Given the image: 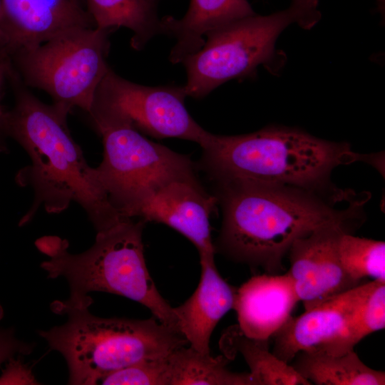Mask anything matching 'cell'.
I'll return each mask as SVG.
<instances>
[{"mask_svg": "<svg viewBox=\"0 0 385 385\" xmlns=\"http://www.w3.org/2000/svg\"><path fill=\"white\" fill-rule=\"evenodd\" d=\"M256 14L247 0H190L185 15L180 19L171 16L162 18L165 34L175 38L169 59L182 63L203 46L204 36L217 28Z\"/></svg>", "mask_w": 385, "mask_h": 385, "instance_id": "cell-16", "label": "cell"}, {"mask_svg": "<svg viewBox=\"0 0 385 385\" xmlns=\"http://www.w3.org/2000/svg\"><path fill=\"white\" fill-rule=\"evenodd\" d=\"M51 310L66 314L62 325L38 332L59 352L68 369V384L93 385L107 375L146 359L165 357L188 344L183 334L155 317L103 318L88 307L54 301Z\"/></svg>", "mask_w": 385, "mask_h": 385, "instance_id": "cell-5", "label": "cell"}, {"mask_svg": "<svg viewBox=\"0 0 385 385\" xmlns=\"http://www.w3.org/2000/svg\"><path fill=\"white\" fill-rule=\"evenodd\" d=\"M378 4H379V8L381 9L384 8V0H376Z\"/></svg>", "mask_w": 385, "mask_h": 385, "instance_id": "cell-29", "label": "cell"}, {"mask_svg": "<svg viewBox=\"0 0 385 385\" xmlns=\"http://www.w3.org/2000/svg\"><path fill=\"white\" fill-rule=\"evenodd\" d=\"M167 361L168 385H257L250 373L228 370L227 358L212 357L190 346L173 351Z\"/></svg>", "mask_w": 385, "mask_h": 385, "instance_id": "cell-19", "label": "cell"}, {"mask_svg": "<svg viewBox=\"0 0 385 385\" xmlns=\"http://www.w3.org/2000/svg\"><path fill=\"white\" fill-rule=\"evenodd\" d=\"M200 168L212 181L245 179L336 192L334 168L357 161L377 168V158L351 150L349 143L318 138L303 130L267 127L238 135L210 133Z\"/></svg>", "mask_w": 385, "mask_h": 385, "instance_id": "cell-3", "label": "cell"}, {"mask_svg": "<svg viewBox=\"0 0 385 385\" xmlns=\"http://www.w3.org/2000/svg\"><path fill=\"white\" fill-rule=\"evenodd\" d=\"M200 255L201 276L192 294L182 304L173 307L180 333L190 347L210 354L212 333L222 317L233 309L236 289L219 274L215 254Z\"/></svg>", "mask_w": 385, "mask_h": 385, "instance_id": "cell-15", "label": "cell"}, {"mask_svg": "<svg viewBox=\"0 0 385 385\" xmlns=\"http://www.w3.org/2000/svg\"><path fill=\"white\" fill-rule=\"evenodd\" d=\"M168 356L139 361L107 375L100 382L106 385H168Z\"/></svg>", "mask_w": 385, "mask_h": 385, "instance_id": "cell-23", "label": "cell"}, {"mask_svg": "<svg viewBox=\"0 0 385 385\" xmlns=\"http://www.w3.org/2000/svg\"><path fill=\"white\" fill-rule=\"evenodd\" d=\"M378 281L364 282L305 309L297 317H291L274 335L272 352L290 364L299 352L317 350L335 339Z\"/></svg>", "mask_w": 385, "mask_h": 385, "instance_id": "cell-12", "label": "cell"}, {"mask_svg": "<svg viewBox=\"0 0 385 385\" xmlns=\"http://www.w3.org/2000/svg\"><path fill=\"white\" fill-rule=\"evenodd\" d=\"M0 61H9L7 53V41L3 27L1 0H0Z\"/></svg>", "mask_w": 385, "mask_h": 385, "instance_id": "cell-27", "label": "cell"}, {"mask_svg": "<svg viewBox=\"0 0 385 385\" xmlns=\"http://www.w3.org/2000/svg\"><path fill=\"white\" fill-rule=\"evenodd\" d=\"M234 349L248 364L257 385H310L293 366L270 351L268 340L247 337L235 332L232 336Z\"/></svg>", "mask_w": 385, "mask_h": 385, "instance_id": "cell-20", "label": "cell"}, {"mask_svg": "<svg viewBox=\"0 0 385 385\" xmlns=\"http://www.w3.org/2000/svg\"><path fill=\"white\" fill-rule=\"evenodd\" d=\"M73 2L77 4L78 5L83 7L86 9V2L85 0H72Z\"/></svg>", "mask_w": 385, "mask_h": 385, "instance_id": "cell-28", "label": "cell"}, {"mask_svg": "<svg viewBox=\"0 0 385 385\" xmlns=\"http://www.w3.org/2000/svg\"><path fill=\"white\" fill-rule=\"evenodd\" d=\"M317 0H291L290 6L268 15L247 16L208 32L203 46L187 56V96L201 98L233 79L250 76L275 55V41L289 25L312 27L320 19Z\"/></svg>", "mask_w": 385, "mask_h": 385, "instance_id": "cell-6", "label": "cell"}, {"mask_svg": "<svg viewBox=\"0 0 385 385\" xmlns=\"http://www.w3.org/2000/svg\"><path fill=\"white\" fill-rule=\"evenodd\" d=\"M86 9L95 27L111 31L125 27L133 33L131 46L141 50L155 36L165 34L152 0H85Z\"/></svg>", "mask_w": 385, "mask_h": 385, "instance_id": "cell-18", "label": "cell"}, {"mask_svg": "<svg viewBox=\"0 0 385 385\" xmlns=\"http://www.w3.org/2000/svg\"><path fill=\"white\" fill-rule=\"evenodd\" d=\"M145 222L125 218L103 231L97 232L93 245L74 254L67 240L56 235L37 239L35 245L48 260L41 264L50 279L64 278L69 297L61 302L88 307L89 294L103 292L120 295L150 309L162 324L180 332L173 307L162 297L146 266L143 243Z\"/></svg>", "mask_w": 385, "mask_h": 385, "instance_id": "cell-4", "label": "cell"}, {"mask_svg": "<svg viewBox=\"0 0 385 385\" xmlns=\"http://www.w3.org/2000/svg\"><path fill=\"white\" fill-rule=\"evenodd\" d=\"M7 77L15 88V102L5 111L4 129L6 137L16 141L29 155L30 163L19 170L15 180L21 187L30 188L34 195L19 225L29 222L41 207L57 214L72 202L85 211L96 232L127 218L111 205L94 168L88 165L72 138L67 117L33 95L14 71Z\"/></svg>", "mask_w": 385, "mask_h": 385, "instance_id": "cell-2", "label": "cell"}, {"mask_svg": "<svg viewBox=\"0 0 385 385\" xmlns=\"http://www.w3.org/2000/svg\"><path fill=\"white\" fill-rule=\"evenodd\" d=\"M298 302L288 272L251 277L235 292L233 309L240 332L250 338L269 340L291 317Z\"/></svg>", "mask_w": 385, "mask_h": 385, "instance_id": "cell-14", "label": "cell"}, {"mask_svg": "<svg viewBox=\"0 0 385 385\" xmlns=\"http://www.w3.org/2000/svg\"><path fill=\"white\" fill-rule=\"evenodd\" d=\"M9 63H4L0 61V101L1 92L4 79L6 77L7 68ZM5 111L3 110L0 103V153H7L9 152L8 146L6 142V135L4 129V119Z\"/></svg>", "mask_w": 385, "mask_h": 385, "instance_id": "cell-26", "label": "cell"}, {"mask_svg": "<svg viewBox=\"0 0 385 385\" xmlns=\"http://www.w3.org/2000/svg\"><path fill=\"white\" fill-rule=\"evenodd\" d=\"M30 371L20 361L14 358L9 361L6 369L0 376V384H33Z\"/></svg>", "mask_w": 385, "mask_h": 385, "instance_id": "cell-25", "label": "cell"}, {"mask_svg": "<svg viewBox=\"0 0 385 385\" xmlns=\"http://www.w3.org/2000/svg\"><path fill=\"white\" fill-rule=\"evenodd\" d=\"M152 1H155L156 0H152Z\"/></svg>", "mask_w": 385, "mask_h": 385, "instance_id": "cell-30", "label": "cell"}, {"mask_svg": "<svg viewBox=\"0 0 385 385\" xmlns=\"http://www.w3.org/2000/svg\"><path fill=\"white\" fill-rule=\"evenodd\" d=\"M339 255L342 267L354 282L362 279L385 281V243L344 233L339 242Z\"/></svg>", "mask_w": 385, "mask_h": 385, "instance_id": "cell-22", "label": "cell"}, {"mask_svg": "<svg viewBox=\"0 0 385 385\" xmlns=\"http://www.w3.org/2000/svg\"><path fill=\"white\" fill-rule=\"evenodd\" d=\"M9 60L21 48L38 46L74 28H93L87 10L72 0H1Z\"/></svg>", "mask_w": 385, "mask_h": 385, "instance_id": "cell-13", "label": "cell"}, {"mask_svg": "<svg viewBox=\"0 0 385 385\" xmlns=\"http://www.w3.org/2000/svg\"><path fill=\"white\" fill-rule=\"evenodd\" d=\"M290 364L312 384H385V373L366 366L354 350L339 355L322 350L303 351Z\"/></svg>", "mask_w": 385, "mask_h": 385, "instance_id": "cell-17", "label": "cell"}, {"mask_svg": "<svg viewBox=\"0 0 385 385\" xmlns=\"http://www.w3.org/2000/svg\"><path fill=\"white\" fill-rule=\"evenodd\" d=\"M355 229L344 225L325 226L291 245L288 272L305 309L359 285L346 274L339 255L341 236Z\"/></svg>", "mask_w": 385, "mask_h": 385, "instance_id": "cell-11", "label": "cell"}, {"mask_svg": "<svg viewBox=\"0 0 385 385\" xmlns=\"http://www.w3.org/2000/svg\"><path fill=\"white\" fill-rule=\"evenodd\" d=\"M384 327L385 281L379 280L342 334L317 350L335 355L343 354L354 350L355 345L365 337Z\"/></svg>", "mask_w": 385, "mask_h": 385, "instance_id": "cell-21", "label": "cell"}, {"mask_svg": "<svg viewBox=\"0 0 385 385\" xmlns=\"http://www.w3.org/2000/svg\"><path fill=\"white\" fill-rule=\"evenodd\" d=\"M102 138L103 160L94 173L111 205L123 217L151 190L171 179L194 174L190 158L153 142L130 125L92 123Z\"/></svg>", "mask_w": 385, "mask_h": 385, "instance_id": "cell-8", "label": "cell"}, {"mask_svg": "<svg viewBox=\"0 0 385 385\" xmlns=\"http://www.w3.org/2000/svg\"><path fill=\"white\" fill-rule=\"evenodd\" d=\"M34 344L19 339L13 329L0 328V366L16 355H29Z\"/></svg>", "mask_w": 385, "mask_h": 385, "instance_id": "cell-24", "label": "cell"}, {"mask_svg": "<svg viewBox=\"0 0 385 385\" xmlns=\"http://www.w3.org/2000/svg\"><path fill=\"white\" fill-rule=\"evenodd\" d=\"M214 182L222 212L215 251L268 274L284 270L282 260L297 238L329 225L357 228L364 221L365 198L336 207L339 202L354 199L349 192H324L245 179Z\"/></svg>", "mask_w": 385, "mask_h": 385, "instance_id": "cell-1", "label": "cell"}, {"mask_svg": "<svg viewBox=\"0 0 385 385\" xmlns=\"http://www.w3.org/2000/svg\"><path fill=\"white\" fill-rule=\"evenodd\" d=\"M186 97L183 86H146L128 81L109 68L88 114L91 123H120L155 138H175L201 147L210 133L188 113Z\"/></svg>", "mask_w": 385, "mask_h": 385, "instance_id": "cell-9", "label": "cell"}, {"mask_svg": "<svg viewBox=\"0 0 385 385\" xmlns=\"http://www.w3.org/2000/svg\"><path fill=\"white\" fill-rule=\"evenodd\" d=\"M217 198L202 187L195 173L163 183L145 195L130 217L162 223L178 231L197 248L199 255L215 253L210 217Z\"/></svg>", "mask_w": 385, "mask_h": 385, "instance_id": "cell-10", "label": "cell"}, {"mask_svg": "<svg viewBox=\"0 0 385 385\" xmlns=\"http://www.w3.org/2000/svg\"><path fill=\"white\" fill-rule=\"evenodd\" d=\"M108 31L71 29L38 46L16 51L10 62L25 86L46 92L63 115L68 117L76 108L88 113L110 68Z\"/></svg>", "mask_w": 385, "mask_h": 385, "instance_id": "cell-7", "label": "cell"}]
</instances>
